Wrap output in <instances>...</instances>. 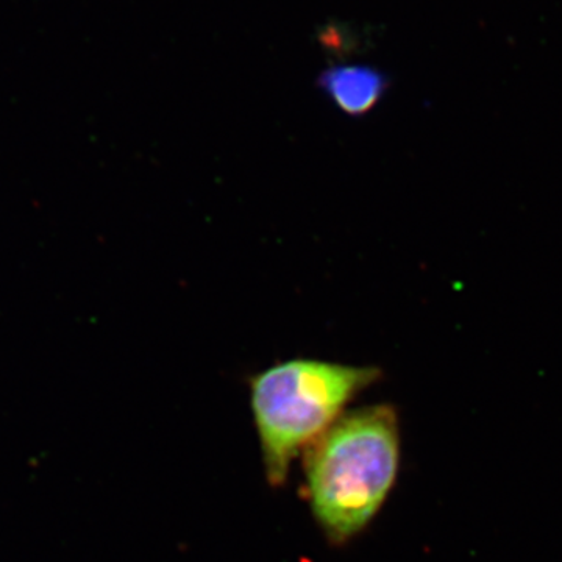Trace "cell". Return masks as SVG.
<instances>
[{"mask_svg": "<svg viewBox=\"0 0 562 562\" xmlns=\"http://www.w3.org/2000/svg\"><path fill=\"white\" fill-rule=\"evenodd\" d=\"M401 431L394 406L344 413L303 452L314 520L331 546H344L372 522L397 479Z\"/></svg>", "mask_w": 562, "mask_h": 562, "instance_id": "1", "label": "cell"}, {"mask_svg": "<svg viewBox=\"0 0 562 562\" xmlns=\"http://www.w3.org/2000/svg\"><path fill=\"white\" fill-rule=\"evenodd\" d=\"M382 376L372 366L305 358L279 362L251 376L250 406L268 483L283 486L292 461Z\"/></svg>", "mask_w": 562, "mask_h": 562, "instance_id": "2", "label": "cell"}, {"mask_svg": "<svg viewBox=\"0 0 562 562\" xmlns=\"http://www.w3.org/2000/svg\"><path fill=\"white\" fill-rule=\"evenodd\" d=\"M317 83L338 110L351 117L371 113L387 90L386 76L364 65L333 66L321 74Z\"/></svg>", "mask_w": 562, "mask_h": 562, "instance_id": "3", "label": "cell"}]
</instances>
